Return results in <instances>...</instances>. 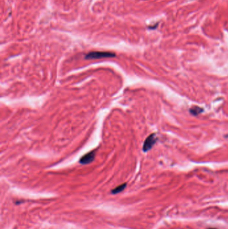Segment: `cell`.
<instances>
[{
	"mask_svg": "<svg viewBox=\"0 0 228 229\" xmlns=\"http://www.w3.org/2000/svg\"><path fill=\"white\" fill-rule=\"evenodd\" d=\"M126 186H127V184H121L120 186H117L116 188H115L114 190H112V193L114 194L120 193V192L123 191V190L125 189Z\"/></svg>",
	"mask_w": 228,
	"mask_h": 229,
	"instance_id": "cell-4",
	"label": "cell"
},
{
	"mask_svg": "<svg viewBox=\"0 0 228 229\" xmlns=\"http://www.w3.org/2000/svg\"><path fill=\"white\" fill-rule=\"evenodd\" d=\"M116 55L114 53L109 52H91L86 55L85 58L90 59H100L104 58H112L115 57Z\"/></svg>",
	"mask_w": 228,
	"mask_h": 229,
	"instance_id": "cell-1",
	"label": "cell"
},
{
	"mask_svg": "<svg viewBox=\"0 0 228 229\" xmlns=\"http://www.w3.org/2000/svg\"><path fill=\"white\" fill-rule=\"evenodd\" d=\"M208 229H217V228H208Z\"/></svg>",
	"mask_w": 228,
	"mask_h": 229,
	"instance_id": "cell-5",
	"label": "cell"
},
{
	"mask_svg": "<svg viewBox=\"0 0 228 229\" xmlns=\"http://www.w3.org/2000/svg\"><path fill=\"white\" fill-rule=\"evenodd\" d=\"M96 152L95 151H92L90 152L83 155L80 160V163L82 164H88L92 162L95 158Z\"/></svg>",
	"mask_w": 228,
	"mask_h": 229,
	"instance_id": "cell-3",
	"label": "cell"
},
{
	"mask_svg": "<svg viewBox=\"0 0 228 229\" xmlns=\"http://www.w3.org/2000/svg\"><path fill=\"white\" fill-rule=\"evenodd\" d=\"M156 142V137L155 134H152L149 135L147 138L146 139L145 142L143 145V151H147L149 149L152 148L153 145Z\"/></svg>",
	"mask_w": 228,
	"mask_h": 229,
	"instance_id": "cell-2",
	"label": "cell"
}]
</instances>
